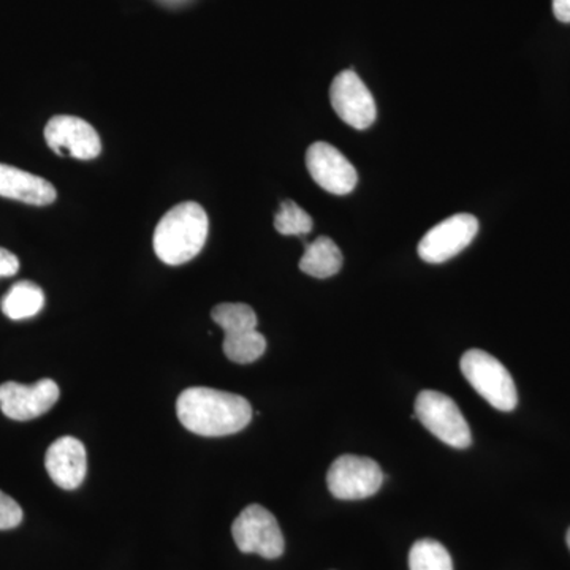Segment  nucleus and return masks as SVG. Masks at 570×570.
I'll return each instance as SVG.
<instances>
[{"label":"nucleus","mask_w":570,"mask_h":570,"mask_svg":"<svg viewBox=\"0 0 570 570\" xmlns=\"http://www.w3.org/2000/svg\"><path fill=\"white\" fill-rule=\"evenodd\" d=\"M179 422L190 433L205 438H223L239 433L253 420V407L246 397L208 387L184 390L176 401Z\"/></svg>","instance_id":"obj_1"},{"label":"nucleus","mask_w":570,"mask_h":570,"mask_svg":"<svg viewBox=\"0 0 570 570\" xmlns=\"http://www.w3.org/2000/svg\"><path fill=\"white\" fill-rule=\"evenodd\" d=\"M209 220L204 206L184 202L164 214L154 232V250L164 264H187L200 254L208 238Z\"/></svg>","instance_id":"obj_2"},{"label":"nucleus","mask_w":570,"mask_h":570,"mask_svg":"<svg viewBox=\"0 0 570 570\" xmlns=\"http://www.w3.org/2000/svg\"><path fill=\"white\" fill-rule=\"evenodd\" d=\"M461 373L472 389L498 411L510 412L519 404L515 382L493 355L480 348H472L461 356Z\"/></svg>","instance_id":"obj_3"},{"label":"nucleus","mask_w":570,"mask_h":570,"mask_svg":"<svg viewBox=\"0 0 570 570\" xmlns=\"http://www.w3.org/2000/svg\"><path fill=\"white\" fill-rule=\"evenodd\" d=\"M415 419L439 441L455 449L471 445V428L452 397L434 390H423L415 400Z\"/></svg>","instance_id":"obj_4"},{"label":"nucleus","mask_w":570,"mask_h":570,"mask_svg":"<svg viewBox=\"0 0 570 570\" xmlns=\"http://www.w3.org/2000/svg\"><path fill=\"white\" fill-rule=\"evenodd\" d=\"M236 547L243 553H255L266 560L283 557L285 542L279 523L262 505H247L232 524Z\"/></svg>","instance_id":"obj_5"},{"label":"nucleus","mask_w":570,"mask_h":570,"mask_svg":"<svg viewBox=\"0 0 570 570\" xmlns=\"http://www.w3.org/2000/svg\"><path fill=\"white\" fill-rule=\"evenodd\" d=\"M384 483V472L376 461L366 456L343 455L328 469L330 493L343 501L374 497Z\"/></svg>","instance_id":"obj_6"},{"label":"nucleus","mask_w":570,"mask_h":570,"mask_svg":"<svg viewBox=\"0 0 570 570\" xmlns=\"http://www.w3.org/2000/svg\"><path fill=\"white\" fill-rule=\"evenodd\" d=\"M479 232L478 217L461 213L450 216L441 224L434 225L422 242L419 255L426 264H444L471 245Z\"/></svg>","instance_id":"obj_7"},{"label":"nucleus","mask_w":570,"mask_h":570,"mask_svg":"<svg viewBox=\"0 0 570 570\" xmlns=\"http://www.w3.org/2000/svg\"><path fill=\"white\" fill-rule=\"evenodd\" d=\"M330 100L336 115L356 130H365L376 121L377 108L373 94L354 70L336 75L330 88Z\"/></svg>","instance_id":"obj_8"},{"label":"nucleus","mask_w":570,"mask_h":570,"mask_svg":"<svg viewBox=\"0 0 570 570\" xmlns=\"http://www.w3.org/2000/svg\"><path fill=\"white\" fill-rule=\"evenodd\" d=\"M45 140L62 157L92 160L102 153V141L91 124L77 116H55L45 127Z\"/></svg>","instance_id":"obj_9"},{"label":"nucleus","mask_w":570,"mask_h":570,"mask_svg":"<svg viewBox=\"0 0 570 570\" xmlns=\"http://www.w3.org/2000/svg\"><path fill=\"white\" fill-rule=\"evenodd\" d=\"M61 396V390L51 379H41L32 385H22L18 382H6L0 385V409L3 415L18 422L40 417Z\"/></svg>","instance_id":"obj_10"},{"label":"nucleus","mask_w":570,"mask_h":570,"mask_svg":"<svg viewBox=\"0 0 570 570\" xmlns=\"http://www.w3.org/2000/svg\"><path fill=\"white\" fill-rule=\"evenodd\" d=\"M306 167L314 181L330 194H351L358 183L354 165L330 142L317 141L309 146Z\"/></svg>","instance_id":"obj_11"},{"label":"nucleus","mask_w":570,"mask_h":570,"mask_svg":"<svg viewBox=\"0 0 570 570\" xmlns=\"http://www.w3.org/2000/svg\"><path fill=\"white\" fill-rule=\"evenodd\" d=\"M45 466L56 485L62 490H77L88 472L85 445L77 438H59L47 450Z\"/></svg>","instance_id":"obj_12"},{"label":"nucleus","mask_w":570,"mask_h":570,"mask_svg":"<svg viewBox=\"0 0 570 570\" xmlns=\"http://www.w3.org/2000/svg\"><path fill=\"white\" fill-rule=\"evenodd\" d=\"M0 197L26 205L47 206L56 200L58 194L47 179L11 165L0 164Z\"/></svg>","instance_id":"obj_13"},{"label":"nucleus","mask_w":570,"mask_h":570,"mask_svg":"<svg viewBox=\"0 0 570 570\" xmlns=\"http://www.w3.org/2000/svg\"><path fill=\"white\" fill-rule=\"evenodd\" d=\"M343 253L328 236H318L316 242L306 246L299 261V269L307 276L326 279L337 275L343 268Z\"/></svg>","instance_id":"obj_14"},{"label":"nucleus","mask_w":570,"mask_h":570,"mask_svg":"<svg viewBox=\"0 0 570 570\" xmlns=\"http://www.w3.org/2000/svg\"><path fill=\"white\" fill-rule=\"evenodd\" d=\"M43 306V291L31 281L14 284L0 302L2 313L11 321H24V318L37 316Z\"/></svg>","instance_id":"obj_15"},{"label":"nucleus","mask_w":570,"mask_h":570,"mask_svg":"<svg viewBox=\"0 0 570 570\" xmlns=\"http://www.w3.org/2000/svg\"><path fill=\"white\" fill-rule=\"evenodd\" d=\"M213 321L224 330L225 336L238 335L257 328L255 311L245 303H223L214 307Z\"/></svg>","instance_id":"obj_16"},{"label":"nucleus","mask_w":570,"mask_h":570,"mask_svg":"<svg viewBox=\"0 0 570 570\" xmlns=\"http://www.w3.org/2000/svg\"><path fill=\"white\" fill-rule=\"evenodd\" d=\"M266 351V340L257 330L238 333V335H228L224 340V354L232 362L239 365H249L255 360L261 358Z\"/></svg>","instance_id":"obj_17"},{"label":"nucleus","mask_w":570,"mask_h":570,"mask_svg":"<svg viewBox=\"0 0 570 570\" xmlns=\"http://www.w3.org/2000/svg\"><path fill=\"white\" fill-rule=\"evenodd\" d=\"M411 570H453L452 557L442 543L433 539H422L412 546L409 553Z\"/></svg>","instance_id":"obj_18"},{"label":"nucleus","mask_w":570,"mask_h":570,"mask_svg":"<svg viewBox=\"0 0 570 570\" xmlns=\"http://www.w3.org/2000/svg\"><path fill=\"white\" fill-rule=\"evenodd\" d=\"M313 227L309 214L292 200H285L275 216V228L284 236L307 235Z\"/></svg>","instance_id":"obj_19"},{"label":"nucleus","mask_w":570,"mask_h":570,"mask_svg":"<svg viewBox=\"0 0 570 570\" xmlns=\"http://www.w3.org/2000/svg\"><path fill=\"white\" fill-rule=\"evenodd\" d=\"M21 521V505L9 494L0 491V531L13 530V528L20 527Z\"/></svg>","instance_id":"obj_20"},{"label":"nucleus","mask_w":570,"mask_h":570,"mask_svg":"<svg viewBox=\"0 0 570 570\" xmlns=\"http://www.w3.org/2000/svg\"><path fill=\"white\" fill-rule=\"evenodd\" d=\"M20 269V261L10 250L0 247V277L14 276Z\"/></svg>","instance_id":"obj_21"},{"label":"nucleus","mask_w":570,"mask_h":570,"mask_svg":"<svg viewBox=\"0 0 570 570\" xmlns=\"http://www.w3.org/2000/svg\"><path fill=\"white\" fill-rule=\"evenodd\" d=\"M553 13L558 21L570 22V0H553Z\"/></svg>","instance_id":"obj_22"},{"label":"nucleus","mask_w":570,"mask_h":570,"mask_svg":"<svg viewBox=\"0 0 570 570\" xmlns=\"http://www.w3.org/2000/svg\"><path fill=\"white\" fill-rule=\"evenodd\" d=\"M566 540H568V547H569V550H570V528H569V531H568V538H566Z\"/></svg>","instance_id":"obj_23"}]
</instances>
